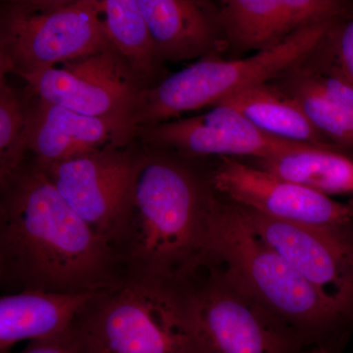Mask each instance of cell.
Segmentation results:
<instances>
[{
    "instance_id": "1",
    "label": "cell",
    "mask_w": 353,
    "mask_h": 353,
    "mask_svg": "<svg viewBox=\"0 0 353 353\" xmlns=\"http://www.w3.org/2000/svg\"><path fill=\"white\" fill-rule=\"evenodd\" d=\"M0 183V284L6 294H97L126 282L113 248L38 164L21 165Z\"/></svg>"
},
{
    "instance_id": "2",
    "label": "cell",
    "mask_w": 353,
    "mask_h": 353,
    "mask_svg": "<svg viewBox=\"0 0 353 353\" xmlns=\"http://www.w3.org/2000/svg\"><path fill=\"white\" fill-rule=\"evenodd\" d=\"M210 194L182 165L143 157L112 245L126 282L170 284L204 261Z\"/></svg>"
},
{
    "instance_id": "3",
    "label": "cell",
    "mask_w": 353,
    "mask_h": 353,
    "mask_svg": "<svg viewBox=\"0 0 353 353\" xmlns=\"http://www.w3.org/2000/svg\"><path fill=\"white\" fill-rule=\"evenodd\" d=\"M205 259L228 280L294 330L306 347L343 352L353 320L309 284L260 239L232 202L211 190L206 221Z\"/></svg>"
},
{
    "instance_id": "4",
    "label": "cell",
    "mask_w": 353,
    "mask_h": 353,
    "mask_svg": "<svg viewBox=\"0 0 353 353\" xmlns=\"http://www.w3.org/2000/svg\"><path fill=\"white\" fill-rule=\"evenodd\" d=\"M160 287L196 353L307 350L294 330L236 287L209 260L180 280Z\"/></svg>"
},
{
    "instance_id": "5",
    "label": "cell",
    "mask_w": 353,
    "mask_h": 353,
    "mask_svg": "<svg viewBox=\"0 0 353 353\" xmlns=\"http://www.w3.org/2000/svg\"><path fill=\"white\" fill-rule=\"evenodd\" d=\"M341 20L309 26L252 57L202 58L152 90H145L136 115L137 127L155 126L180 114L214 106L243 88L277 80L310 57Z\"/></svg>"
},
{
    "instance_id": "6",
    "label": "cell",
    "mask_w": 353,
    "mask_h": 353,
    "mask_svg": "<svg viewBox=\"0 0 353 353\" xmlns=\"http://www.w3.org/2000/svg\"><path fill=\"white\" fill-rule=\"evenodd\" d=\"M112 46L97 0H25L2 6L1 74L27 80Z\"/></svg>"
},
{
    "instance_id": "7",
    "label": "cell",
    "mask_w": 353,
    "mask_h": 353,
    "mask_svg": "<svg viewBox=\"0 0 353 353\" xmlns=\"http://www.w3.org/2000/svg\"><path fill=\"white\" fill-rule=\"evenodd\" d=\"M75 324L106 353H196L159 285L125 282L99 292Z\"/></svg>"
},
{
    "instance_id": "8",
    "label": "cell",
    "mask_w": 353,
    "mask_h": 353,
    "mask_svg": "<svg viewBox=\"0 0 353 353\" xmlns=\"http://www.w3.org/2000/svg\"><path fill=\"white\" fill-rule=\"evenodd\" d=\"M236 205V204H234ZM255 234L353 320V228L273 219L236 205Z\"/></svg>"
},
{
    "instance_id": "9",
    "label": "cell",
    "mask_w": 353,
    "mask_h": 353,
    "mask_svg": "<svg viewBox=\"0 0 353 353\" xmlns=\"http://www.w3.org/2000/svg\"><path fill=\"white\" fill-rule=\"evenodd\" d=\"M113 146L60 163L41 166L60 194L112 248L131 208L143 157Z\"/></svg>"
},
{
    "instance_id": "10",
    "label": "cell",
    "mask_w": 353,
    "mask_h": 353,
    "mask_svg": "<svg viewBox=\"0 0 353 353\" xmlns=\"http://www.w3.org/2000/svg\"><path fill=\"white\" fill-rule=\"evenodd\" d=\"M115 46L58 65L25 80L37 99L92 117L136 123L141 90Z\"/></svg>"
},
{
    "instance_id": "11",
    "label": "cell",
    "mask_w": 353,
    "mask_h": 353,
    "mask_svg": "<svg viewBox=\"0 0 353 353\" xmlns=\"http://www.w3.org/2000/svg\"><path fill=\"white\" fill-rule=\"evenodd\" d=\"M209 187L226 201L273 219L345 227L352 225L353 204L306 189L239 161L220 157Z\"/></svg>"
},
{
    "instance_id": "12",
    "label": "cell",
    "mask_w": 353,
    "mask_h": 353,
    "mask_svg": "<svg viewBox=\"0 0 353 353\" xmlns=\"http://www.w3.org/2000/svg\"><path fill=\"white\" fill-rule=\"evenodd\" d=\"M150 143L190 157H248L264 159L308 143L269 136L233 106L218 103L208 112L146 128Z\"/></svg>"
},
{
    "instance_id": "13",
    "label": "cell",
    "mask_w": 353,
    "mask_h": 353,
    "mask_svg": "<svg viewBox=\"0 0 353 353\" xmlns=\"http://www.w3.org/2000/svg\"><path fill=\"white\" fill-rule=\"evenodd\" d=\"M136 130L132 120L92 117L43 99L27 105V150L41 166L124 146Z\"/></svg>"
},
{
    "instance_id": "14",
    "label": "cell",
    "mask_w": 353,
    "mask_h": 353,
    "mask_svg": "<svg viewBox=\"0 0 353 353\" xmlns=\"http://www.w3.org/2000/svg\"><path fill=\"white\" fill-rule=\"evenodd\" d=\"M348 7L338 0H226L217 18L227 43L259 52L309 26L343 19Z\"/></svg>"
},
{
    "instance_id": "15",
    "label": "cell",
    "mask_w": 353,
    "mask_h": 353,
    "mask_svg": "<svg viewBox=\"0 0 353 353\" xmlns=\"http://www.w3.org/2000/svg\"><path fill=\"white\" fill-rule=\"evenodd\" d=\"M307 58L275 80L280 83L276 85L296 99L328 141L353 146V85L325 53L320 63Z\"/></svg>"
},
{
    "instance_id": "16",
    "label": "cell",
    "mask_w": 353,
    "mask_h": 353,
    "mask_svg": "<svg viewBox=\"0 0 353 353\" xmlns=\"http://www.w3.org/2000/svg\"><path fill=\"white\" fill-rule=\"evenodd\" d=\"M97 294L25 290L3 294L0 299V352L7 353L19 341L44 340L68 331Z\"/></svg>"
},
{
    "instance_id": "17",
    "label": "cell",
    "mask_w": 353,
    "mask_h": 353,
    "mask_svg": "<svg viewBox=\"0 0 353 353\" xmlns=\"http://www.w3.org/2000/svg\"><path fill=\"white\" fill-rule=\"evenodd\" d=\"M158 59L181 62L208 55L222 43L217 20L192 0H138ZM221 28V27H220Z\"/></svg>"
},
{
    "instance_id": "18",
    "label": "cell",
    "mask_w": 353,
    "mask_h": 353,
    "mask_svg": "<svg viewBox=\"0 0 353 353\" xmlns=\"http://www.w3.org/2000/svg\"><path fill=\"white\" fill-rule=\"evenodd\" d=\"M219 103L238 109L269 136L319 146H332L306 117L296 99L276 83H262L234 92Z\"/></svg>"
},
{
    "instance_id": "19",
    "label": "cell",
    "mask_w": 353,
    "mask_h": 353,
    "mask_svg": "<svg viewBox=\"0 0 353 353\" xmlns=\"http://www.w3.org/2000/svg\"><path fill=\"white\" fill-rule=\"evenodd\" d=\"M256 167L324 196L353 192V160L333 146L303 145L257 159Z\"/></svg>"
},
{
    "instance_id": "20",
    "label": "cell",
    "mask_w": 353,
    "mask_h": 353,
    "mask_svg": "<svg viewBox=\"0 0 353 353\" xmlns=\"http://www.w3.org/2000/svg\"><path fill=\"white\" fill-rule=\"evenodd\" d=\"M99 8L111 43L137 75L154 72V43L138 0H102Z\"/></svg>"
},
{
    "instance_id": "21",
    "label": "cell",
    "mask_w": 353,
    "mask_h": 353,
    "mask_svg": "<svg viewBox=\"0 0 353 353\" xmlns=\"http://www.w3.org/2000/svg\"><path fill=\"white\" fill-rule=\"evenodd\" d=\"M0 76V179L6 178L23 164L27 150V105Z\"/></svg>"
},
{
    "instance_id": "22",
    "label": "cell",
    "mask_w": 353,
    "mask_h": 353,
    "mask_svg": "<svg viewBox=\"0 0 353 353\" xmlns=\"http://www.w3.org/2000/svg\"><path fill=\"white\" fill-rule=\"evenodd\" d=\"M19 353H106L94 336H90L78 325L64 333L32 341Z\"/></svg>"
},
{
    "instance_id": "23",
    "label": "cell",
    "mask_w": 353,
    "mask_h": 353,
    "mask_svg": "<svg viewBox=\"0 0 353 353\" xmlns=\"http://www.w3.org/2000/svg\"><path fill=\"white\" fill-rule=\"evenodd\" d=\"M323 51L353 85V15L334 26L323 41Z\"/></svg>"
},
{
    "instance_id": "24",
    "label": "cell",
    "mask_w": 353,
    "mask_h": 353,
    "mask_svg": "<svg viewBox=\"0 0 353 353\" xmlns=\"http://www.w3.org/2000/svg\"><path fill=\"white\" fill-rule=\"evenodd\" d=\"M301 353H340L336 350H331V348L324 347H309L307 350H304Z\"/></svg>"
}]
</instances>
